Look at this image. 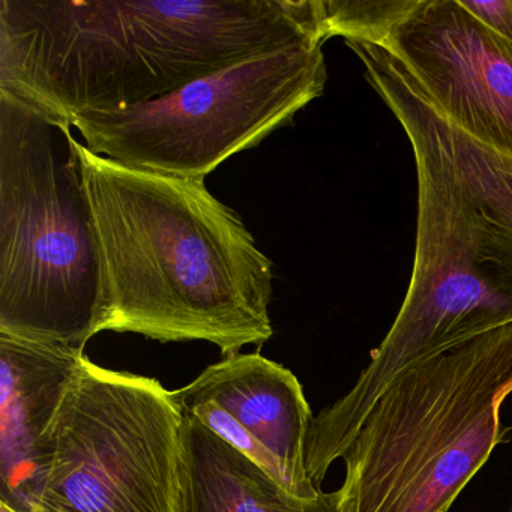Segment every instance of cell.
Here are the masks:
<instances>
[{"label":"cell","mask_w":512,"mask_h":512,"mask_svg":"<svg viewBox=\"0 0 512 512\" xmlns=\"http://www.w3.org/2000/svg\"><path fill=\"white\" fill-rule=\"evenodd\" d=\"M418 0L355 2L317 0L323 38L343 37L344 41L383 44L389 32L415 8Z\"/></svg>","instance_id":"cell-12"},{"label":"cell","mask_w":512,"mask_h":512,"mask_svg":"<svg viewBox=\"0 0 512 512\" xmlns=\"http://www.w3.org/2000/svg\"><path fill=\"white\" fill-rule=\"evenodd\" d=\"M380 46L455 127L512 157V55L460 0H418Z\"/></svg>","instance_id":"cell-8"},{"label":"cell","mask_w":512,"mask_h":512,"mask_svg":"<svg viewBox=\"0 0 512 512\" xmlns=\"http://www.w3.org/2000/svg\"><path fill=\"white\" fill-rule=\"evenodd\" d=\"M512 323L401 373L343 454L335 512H448L509 428Z\"/></svg>","instance_id":"cell-4"},{"label":"cell","mask_w":512,"mask_h":512,"mask_svg":"<svg viewBox=\"0 0 512 512\" xmlns=\"http://www.w3.org/2000/svg\"><path fill=\"white\" fill-rule=\"evenodd\" d=\"M512 55V0H460Z\"/></svg>","instance_id":"cell-13"},{"label":"cell","mask_w":512,"mask_h":512,"mask_svg":"<svg viewBox=\"0 0 512 512\" xmlns=\"http://www.w3.org/2000/svg\"><path fill=\"white\" fill-rule=\"evenodd\" d=\"M0 512H19V511H16V509L11 508V506H8L7 503L0 502Z\"/></svg>","instance_id":"cell-14"},{"label":"cell","mask_w":512,"mask_h":512,"mask_svg":"<svg viewBox=\"0 0 512 512\" xmlns=\"http://www.w3.org/2000/svg\"><path fill=\"white\" fill-rule=\"evenodd\" d=\"M101 266L98 331L208 341L226 358L272 337L274 269L202 179L124 166L79 146Z\"/></svg>","instance_id":"cell-3"},{"label":"cell","mask_w":512,"mask_h":512,"mask_svg":"<svg viewBox=\"0 0 512 512\" xmlns=\"http://www.w3.org/2000/svg\"><path fill=\"white\" fill-rule=\"evenodd\" d=\"M301 44L317 0H0V89L70 121Z\"/></svg>","instance_id":"cell-2"},{"label":"cell","mask_w":512,"mask_h":512,"mask_svg":"<svg viewBox=\"0 0 512 512\" xmlns=\"http://www.w3.org/2000/svg\"><path fill=\"white\" fill-rule=\"evenodd\" d=\"M83 350L0 332V502L34 512L44 445Z\"/></svg>","instance_id":"cell-10"},{"label":"cell","mask_w":512,"mask_h":512,"mask_svg":"<svg viewBox=\"0 0 512 512\" xmlns=\"http://www.w3.org/2000/svg\"><path fill=\"white\" fill-rule=\"evenodd\" d=\"M190 416L302 499L323 493L307 470L310 406L292 371L260 353L229 356L170 391Z\"/></svg>","instance_id":"cell-9"},{"label":"cell","mask_w":512,"mask_h":512,"mask_svg":"<svg viewBox=\"0 0 512 512\" xmlns=\"http://www.w3.org/2000/svg\"><path fill=\"white\" fill-rule=\"evenodd\" d=\"M346 44L412 146L418 224L409 289L391 329L353 388L311 422L307 464L317 478L343 458L401 373L512 323V157L455 127L391 50Z\"/></svg>","instance_id":"cell-1"},{"label":"cell","mask_w":512,"mask_h":512,"mask_svg":"<svg viewBox=\"0 0 512 512\" xmlns=\"http://www.w3.org/2000/svg\"><path fill=\"white\" fill-rule=\"evenodd\" d=\"M175 512H335L332 493L302 499L208 428L182 415Z\"/></svg>","instance_id":"cell-11"},{"label":"cell","mask_w":512,"mask_h":512,"mask_svg":"<svg viewBox=\"0 0 512 512\" xmlns=\"http://www.w3.org/2000/svg\"><path fill=\"white\" fill-rule=\"evenodd\" d=\"M68 119L0 89V332L85 350L101 266Z\"/></svg>","instance_id":"cell-5"},{"label":"cell","mask_w":512,"mask_h":512,"mask_svg":"<svg viewBox=\"0 0 512 512\" xmlns=\"http://www.w3.org/2000/svg\"><path fill=\"white\" fill-rule=\"evenodd\" d=\"M181 433L158 380L83 359L44 445L34 512H175Z\"/></svg>","instance_id":"cell-7"},{"label":"cell","mask_w":512,"mask_h":512,"mask_svg":"<svg viewBox=\"0 0 512 512\" xmlns=\"http://www.w3.org/2000/svg\"><path fill=\"white\" fill-rule=\"evenodd\" d=\"M323 44L245 59L158 100L70 119L92 154L137 170L202 179L286 127L328 82Z\"/></svg>","instance_id":"cell-6"}]
</instances>
